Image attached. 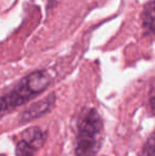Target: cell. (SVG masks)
<instances>
[{
	"mask_svg": "<svg viewBox=\"0 0 155 156\" xmlns=\"http://www.w3.org/2000/svg\"><path fill=\"white\" fill-rule=\"evenodd\" d=\"M51 81V76L46 70H36L23 78L10 91L0 97V118L44 93Z\"/></svg>",
	"mask_w": 155,
	"mask_h": 156,
	"instance_id": "1",
	"label": "cell"
},
{
	"mask_svg": "<svg viewBox=\"0 0 155 156\" xmlns=\"http://www.w3.org/2000/svg\"><path fill=\"white\" fill-rule=\"evenodd\" d=\"M104 140L103 119L96 108H84L77 123L76 156H97Z\"/></svg>",
	"mask_w": 155,
	"mask_h": 156,
	"instance_id": "2",
	"label": "cell"
},
{
	"mask_svg": "<svg viewBox=\"0 0 155 156\" xmlns=\"http://www.w3.org/2000/svg\"><path fill=\"white\" fill-rule=\"evenodd\" d=\"M46 138L47 133L39 126L28 127L19 135L15 148V156H34L44 147Z\"/></svg>",
	"mask_w": 155,
	"mask_h": 156,
	"instance_id": "3",
	"label": "cell"
},
{
	"mask_svg": "<svg viewBox=\"0 0 155 156\" xmlns=\"http://www.w3.org/2000/svg\"><path fill=\"white\" fill-rule=\"evenodd\" d=\"M54 103H55V94L52 93L48 94L46 98L32 103L25 111H23V113L19 116V121L20 123H26V122H30L34 119L41 118V116L48 114L53 108Z\"/></svg>",
	"mask_w": 155,
	"mask_h": 156,
	"instance_id": "4",
	"label": "cell"
},
{
	"mask_svg": "<svg viewBox=\"0 0 155 156\" xmlns=\"http://www.w3.org/2000/svg\"><path fill=\"white\" fill-rule=\"evenodd\" d=\"M141 25L147 35L155 34V0L148 2L141 12Z\"/></svg>",
	"mask_w": 155,
	"mask_h": 156,
	"instance_id": "5",
	"label": "cell"
},
{
	"mask_svg": "<svg viewBox=\"0 0 155 156\" xmlns=\"http://www.w3.org/2000/svg\"><path fill=\"white\" fill-rule=\"evenodd\" d=\"M140 156H155V131L148 137Z\"/></svg>",
	"mask_w": 155,
	"mask_h": 156,
	"instance_id": "6",
	"label": "cell"
},
{
	"mask_svg": "<svg viewBox=\"0 0 155 156\" xmlns=\"http://www.w3.org/2000/svg\"><path fill=\"white\" fill-rule=\"evenodd\" d=\"M149 107L151 113L155 115V78L152 80L149 90Z\"/></svg>",
	"mask_w": 155,
	"mask_h": 156,
	"instance_id": "7",
	"label": "cell"
},
{
	"mask_svg": "<svg viewBox=\"0 0 155 156\" xmlns=\"http://www.w3.org/2000/svg\"><path fill=\"white\" fill-rule=\"evenodd\" d=\"M0 156H6L5 154H0Z\"/></svg>",
	"mask_w": 155,
	"mask_h": 156,
	"instance_id": "8",
	"label": "cell"
}]
</instances>
